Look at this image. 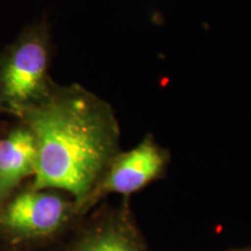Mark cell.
Instances as JSON below:
<instances>
[{
    "label": "cell",
    "mask_w": 251,
    "mask_h": 251,
    "mask_svg": "<svg viewBox=\"0 0 251 251\" xmlns=\"http://www.w3.org/2000/svg\"><path fill=\"white\" fill-rule=\"evenodd\" d=\"M169 164V152L151 135L133 149L119 151L109 163L100 180L79 211L86 215L108 194L130 196L162 177Z\"/></svg>",
    "instance_id": "4"
},
{
    "label": "cell",
    "mask_w": 251,
    "mask_h": 251,
    "mask_svg": "<svg viewBox=\"0 0 251 251\" xmlns=\"http://www.w3.org/2000/svg\"><path fill=\"white\" fill-rule=\"evenodd\" d=\"M65 251H147L135 227L129 209L119 208L99 213L83 226Z\"/></svg>",
    "instance_id": "5"
},
{
    "label": "cell",
    "mask_w": 251,
    "mask_h": 251,
    "mask_svg": "<svg viewBox=\"0 0 251 251\" xmlns=\"http://www.w3.org/2000/svg\"><path fill=\"white\" fill-rule=\"evenodd\" d=\"M78 219L69 194L34 188L28 181L0 205V251L39 249Z\"/></svg>",
    "instance_id": "2"
},
{
    "label": "cell",
    "mask_w": 251,
    "mask_h": 251,
    "mask_svg": "<svg viewBox=\"0 0 251 251\" xmlns=\"http://www.w3.org/2000/svg\"><path fill=\"white\" fill-rule=\"evenodd\" d=\"M17 120L36 143V172L30 186L69 194L79 216L81 206L120 151V128L112 106L79 84L54 83Z\"/></svg>",
    "instance_id": "1"
},
{
    "label": "cell",
    "mask_w": 251,
    "mask_h": 251,
    "mask_svg": "<svg viewBox=\"0 0 251 251\" xmlns=\"http://www.w3.org/2000/svg\"><path fill=\"white\" fill-rule=\"evenodd\" d=\"M37 149L33 134L18 122L0 136V205L33 179Z\"/></svg>",
    "instance_id": "6"
},
{
    "label": "cell",
    "mask_w": 251,
    "mask_h": 251,
    "mask_svg": "<svg viewBox=\"0 0 251 251\" xmlns=\"http://www.w3.org/2000/svg\"><path fill=\"white\" fill-rule=\"evenodd\" d=\"M231 251H251V247L246 248V249H236V250H231Z\"/></svg>",
    "instance_id": "7"
},
{
    "label": "cell",
    "mask_w": 251,
    "mask_h": 251,
    "mask_svg": "<svg viewBox=\"0 0 251 251\" xmlns=\"http://www.w3.org/2000/svg\"><path fill=\"white\" fill-rule=\"evenodd\" d=\"M52 41L47 19L28 25L0 52V102L6 114L19 118L48 93Z\"/></svg>",
    "instance_id": "3"
},
{
    "label": "cell",
    "mask_w": 251,
    "mask_h": 251,
    "mask_svg": "<svg viewBox=\"0 0 251 251\" xmlns=\"http://www.w3.org/2000/svg\"><path fill=\"white\" fill-rule=\"evenodd\" d=\"M40 249V248H39ZM39 249H33V250H27V251H42V250H39ZM48 251H65V250H48Z\"/></svg>",
    "instance_id": "8"
},
{
    "label": "cell",
    "mask_w": 251,
    "mask_h": 251,
    "mask_svg": "<svg viewBox=\"0 0 251 251\" xmlns=\"http://www.w3.org/2000/svg\"><path fill=\"white\" fill-rule=\"evenodd\" d=\"M4 114V109H2V106H1V102H0V115Z\"/></svg>",
    "instance_id": "9"
}]
</instances>
